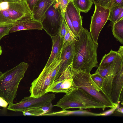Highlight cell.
<instances>
[{"label": "cell", "instance_id": "obj_31", "mask_svg": "<svg viewBox=\"0 0 123 123\" xmlns=\"http://www.w3.org/2000/svg\"><path fill=\"white\" fill-rule=\"evenodd\" d=\"M111 0H92L94 5H98L104 7H105Z\"/></svg>", "mask_w": 123, "mask_h": 123}, {"label": "cell", "instance_id": "obj_25", "mask_svg": "<svg viewBox=\"0 0 123 123\" xmlns=\"http://www.w3.org/2000/svg\"><path fill=\"white\" fill-rule=\"evenodd\" d=\"M78 38L73 34L67 25L66 32L63 38V44L66 42L73 41Z\"/></svg>", "mask_w": 123, "mask_h": 123}, {"label": "cell", "instance_id": "obj_36", "mask_svg": "<svg viewBox=\"0 0 123 123\" xmlns=\"http://www.w3.org/2000/svg\"><path fill=\"white\" fill-rule=\"evenodd\" d=\"M3 74V73L0 70V77Z\"/></svg>", "mask_w": 123, "mask_h": 123}, {"label": "cell", "instance_id": "obj_13", "mask_svg": "<svg viewBox=\"0 0 123 123\" xmlns=\"http://www.w3.org/2000/svg\"><path fill=\"white\" fill-rule=\"evenodd\" d=\"M123 66L113 80L109 97L113 104L116 105L123 102Z\"/></svg>", "mask_w": 123, "mask_h": 123}, {"label": "cell", "instance_id": "obj_4", "mask_svg": "<svg viewBox=\"0 0 123 123\" xmlns=\"http://www.w3.org/2000/svg\"><path fill=\"white\" fill-rule=\"evenodd\" d=\"M54 106L61 108L63 111L72 108L82 110L90 109H104L106 108L86 92L78 88L66 94Z\"/></svg>", "mask_w": 123, "mask_h": 123}, {"label": "cell", "instance_id": "obj_28", "mask_svg": "<svg viewBox=\"0 0 123 123\" xmlns=\"http://www.w3.org/2000/svg\"><path fill=\"white\" fill-rule=\"evenodd\" d=\"M119 5L123 6V0H111L105 7L109 9L113 7Z\"/></svg>", "mask_w": 123, "mask_h": 123}, {"label": "cell", "instance_id": "obj_14", "mask_svg": "<svg viewBox=\"0 0 123 123\" xmlns=\"http://www.w3.org/2000/svg\"><path fill=\"white\" fill-rule=\"evenodd\" d=\"M66 11L77 36L83 27L81 12L74 6L72 1L68 3Z\"/></svg>", "mask_w": 123, "mask_h": 123}, {"label": "cell", "instance_id": "obj_18", "mask_svg": "<svg viewBox=\"0 0 123 123\" xmlns=\"http://www.w3.org/2000/svg\"><path fill=\"white\" fill-rule=\"evenodd\" d=\"M54 106L52 101H49L43 106L37 108L26 110L22 111L23 115L39 116L49 115L51 113Z\"/></svg>", "mask_w": 123, "mask_h": 123}, {"label": "cell", "instance_id": "obj_24", "mask_svg": "<svg viewBox=\"0 0 123 123\" xmlns=\"http://www.w3.org/2000/svg\"><path fill=\"white\" fill-rule=\"evenodd\" d=\"M67 25L66 23L64 17L61 14L60 18V27L58 33L62 38H64L67 30Z\"/></svg>", "mask_w": 123, "mask_h": 123}, {"label": "cell", "instance_id": "obj_35", "mask_svg": "<svg viewBox=\"0 0 123 123\" xmlns=\"http://www.w3.org/2000/svg\"><path fill=\"white\" fill-rule=\"evenodd\" d=\"M2 50L1 46L0 45V55L2 54Z\"/></svg>", "mask_w": 123, "mask_h": 123}, {"label": "cell", "instance_id": "obj_10", "mask_svg": "<svg viewBox=\"0 0 123 123\" xmlns=\"http://www.w3.org/2000/svg\"><path fill=\"white\" fill-rule=\"evenodd\" d=\"M95 5L94 11L91 17L89 32L94 42L98 44V37L101 30L108 20L110 9L100 5Z\"/></svg>", "mask_w": 123, "mask_h": 123}, {"label": "cell", "instance_id": "obj_21", "mask_svg": "<svg viewBox=\"0 0 123 123\" xmlns=\"http://www.w3.org/2000/svg\"><path fill=\"white\" fill-rule=\"evenodd\" d=\"M74 6L81 12L86 13L91 9L93 3L92 0H72Z\"/></svg>", "mask_w": 123, "mask_h": 123}, {"label": "cell", "instance_id": "obj_37", "mask_svg": "<svg viewBox=\"0 0 123 123\" xmlns=\"http://www.w3.org/2000/svg\"><path fill=\"white\" fill-rule=\"evenodd\" d=\"M69 1H72V0H68Z\"/></svg>", "mask_w": 123, "mask_h": 123}, {"label": "cell", "instance_id": "obj_22", "mask_svg": "<svg viewBox=\"0 0 123 123\" xmlns=\"http://www.w3.org/2000/svg\"><path fill=\"white\" fill-rule=\"evenodd\" d=\"M118 55L117 51L111 50L108 54H105L102 57L97 69L104 68L112 63Z\"/></svg>", "mask_w": 123, "mask_h": 123}, {"label": "cell", "instance_id": "obj_29", "mask_svg": "<svg viewBox=\"0 0 123 123\" xmlns=\"http://www.w3.org/2000/svg\"><path fill=\"white\" fill-rule=\"evenodd\" d=\"M57 0L59 4L62 16L64 17L67 7L70 1L68 0Z\"/></svg>", "mask_w": 123, "mask_h": 123}, {"label": "cell", "instance_id": "obj_9", "mask_svg": "<svg viewBox=\"0 0 123 123\" xmlns=\"http://www.w3.org/2000/svg\"><path fill=\"white\" fill-rule=\"evenodd\" d=\"M72 63L65 68L59 77L50 86L47 92H51L67 94L78 88L74 83L72 78Z\"/></svg>", "mask_w": 123, "mask_h": 123}, {"label": "cell", "instance_id": "obj_3", "mask_svg": "<svg viewBox=\"0 0 123 123\" xmlns=\"http://www.w3.org/2000/svg\"><path fill=\"white\" fill-rule=\"evenodd\" d=\"M32 18V13L25 0L15 2L0 0V27L13 25Z\"/></svg>", "mask_w": 123, "mask_h": 123}, {"label": "cell", "instance_id": "obj_15", "mask_svg": "<svg viewBox=\"0 0 123 123\" xmlns=\"http://www.w3.org/2000/svg\"><path fill=\"white\" fill-rule=\"evenodd\" d=\"M55 0H39L32 12V18L40 22L45 13Z\"/></svg>", "mask_w": 123, "mask_h": 123}, {"label": "cell", "instance_id": "obj_20", "mask_svg": "<svg viewBox=\"0 0 123 123\" xmlns=\"http://www.w3.org/2000/svg\"><path fill=\"white\" fill-rule=\"evenodd\" d=\"M112 34L114 37L121 44L123 43V18L113 24Z\"/></svg>", "mask_w": 123, "mask_h": 123}, {"label": "cell", "instance_id": "obj_11", "mask_svg": "<svg viewBox=\"0 0 123 123\" xmlns=\"http://www.w3.org/2000/svg\"><path fill=\"white\" fill-rule=\"evenodd\" d=\"M122 66L123 55L118 54L116 58L111 64L104 68L97 69L95 72L104 78L103 90L109 96L113 80Z\"/></svg>", "mask_w": 123, "mask_h": 123}, {"label": "cell", "instance_id": "obj_6", "mask_svg": "<svg viewBox=\"0 0 123 123\" xmlns=\"http://www.w3.org/2000/svg\"><path fill=\"white\" fill-rule=\"evenodd\" d=\"M61 60H54L48 66H45L38 77L31 83L29 90L30 96L37 98L47 93L54 82L59 70Z\"/></svg>", "mask_w": 123, "mask_h": 123}, {"label": "cell", "instance_id": "obj_26", "mask_svg": "<svg viewBox=\"0 0 123 123\" xmlns=\"http://www.w3.org/2000/svg\"><path fill=\"white\" fill-rule=\"evenodd\" d=\"M13 25H9L0 27V41L4 36L10 33V29Z\"/></svg>", "mask_w": 123, "mask_h": 123}, {"label": "cell", "instance_id": "obj_19", "mask_svg": "<svg viewBox=\"0 0 123 123\" xmlns=\"http://www.w3.org/2000/svg\"><path fill=\"white\" fill-rule=\"evenodd\" d=\"M108 20L113 24L123 18V6H117L110 9Z\"/></svg>", "mask_w": 123, "mask_h": 123}, {"label": "cell", "instance_id": "obj_34", "mask_svg": "<svg viewBox=\"0 0 123 123\" xmlns=\"http://www.w3.org/2000/svg\"><path fill=\"white\" fill-rule=\"evenodd\" d=\"M123 107H121L120 108L118 109L117 110V111L118 112L122 113V114H123Z\"/></svg>", "mask_w": 123, "mask_h": 123}, {"label": "cell", "instance_id": "obj_2", "mask_svg": "<svg viewBox=\"0 0 123 123\" xmlns=\"http://www.w3.org/2000/svg\"><path fill=\"white\" fill-rule=\"evenodd\" d=\"M28 66V63L22 62L6 71L0 77V97L9 104L13 103L19 83Z\"/></svg>", "mask_w": 123, "mask_h": 123}, {"label": "cell", "instance_id": "obj_7", "mask_svg": "<svg viewBox=\"0 0 123 123\" xmlns=\"http://www.w3.org/2000/svg\"><path fill=\"white\" fill-rule=\"evenodd\" d=\"M62 14L59 4L57 0H55L42 18L40 23L43 29L50 36L58 33Z\"/></svg>", "mask_w": 123, "mask_h": 123}, {"label": "cell", "instance_id": "obj_12", "mask_svg": "<svg viewBox=\"0 0 123 123\" xmlns=\"http://www.w3.org/2000/svg\"><path fill=\"white\" fill-rule=\"evenodd\" d=\"M75 40L66 42L63 44L58 58L61 60L60 68L55 80L59 77L65 68L73 62L74 53Z\"/></svg>", "mask_w": 123, "mask_h": 123}, {"label": "cell", "instance_id": "obj_38", "mask_svg": "<svg viewBox=\"0 0 123 123\" xmlns=\"http://www.w3.org/2000/svg\"><path fill=\"white\" fill-rule=\"evenodd\" d=\"M0 110H1V109H0Z\"/></svg>", "mask_w": 123, "mask_h": 123}, {"label": "cell", "instance_id": "obj_17", "mask_svg": "<svg viewBox=\"0 0 123 123\" xmlns=\"http://www.w3.org/2000/svg\"><path fill=\"white\" fill-rule=\"evenodd\" d=\"M43 29L42 25L40 22L32 18L14 24L10 29V33L24 30H42Z\"/></svg>", "mask_w": 123, "mask_h": 123}, {"label": "cell", "instance_id": "obj_33", "mask_svg": "<svg viewBox=\"0 0 123 123\" xmlns=\"http://www.w3.org/2000/svg\"><path fill=\"white\" fill-rule=\"evenodd\" d=\"M6 1L10 2H15L19 1L22 0H5Z\"/></svg>", "mask_w": 123, "mask_h": 123}, {"label": "cell", "instance_id": "obj_32", "mask_svg": "<svg viewBox=\"0 0 123 123\" xmlns=\"http://www.w3.org/2000/svg\"><path fill=\"white\" fill-rule=\"evenodd\" d=\"M9 103L2 97H0V106L4 108L7 106Z\"/></svg>", "mask_w": 123, "mask_h": 123}, {"label": "cell", "instance_id": "obj_16", "mask_svg": "<svg viewBox=\"0 0 123 123\" xmlns=\"http://www.w3.org/2000/svg\"><path fill=\"white\" fill-rule=\"evenodd\" d=\"M50 37L52 42V49L45 67L48 66L54 60L58 59L63 45V38L58 33L55 36Z\"/></svg>", "mask_w": 123, "mask_h": 123}, {"label": "cell", "instance_id": "obj_30", "mask_svg": "<svg viewBox=\"0 0 123 123\" xmlns=\"http://www.w3.org/2000/svg\"><path fill=\"white\" fill-rule=\"evenodd\" d=\"M39 0H25L31 13L33 9Z\"/></svg>", "mask_w": 123, "mask_h": 123}, {"label": "cell", "instance_id": "obj_8", "mask_svg": "<svg viewBox=\"0 0 123 123\" xmlns=\"http://www.w3.org/2000/svg\"><path fill=\"white\" fill-rule=\"evenodd\" d=\"M55 98V94L48 92L37 98L30 96L26 97L18 103L10 104L7 109L15 112H22L25 110L43 106L48 102L52 101Z\"/></svg>", "mask_w": 123, "mask_h": 123}, {"label": "cell", "instance_id": "obj_5", "mask_svg": "<svg viewBox=\"0 0 123 123\" xmlns=\"http://www.w3.org/2000/svg\"><path fill=\"white\" fill-rule=\"evenodd\" d=\"M72 78L74 83L106 107L113 108L117 105L112 102L109 96L103 92L92 80L91 74L85 71L72 69Z\"/></svg>", "mask_w": 123, "mask_h": 123}, {"label": "cell", "instance_id": "obj_27", "mask_svg": "<svg viewBox=\"0 0 123 123\" xmlns=\"http://www.w3.org/2000/svg\"><path fill=\"white\" fill-rule=\"evenodd\" d=\"M64 18L66 23L69 28L74 35L76 37H77V35L74 30L72 22L68 16L67 12L66 10L65 13Z\"/></svg>", "mask_w": 123, "mask_h": 123}, {"label": "cell", "instance_id": "obj_1", "mask_svg": "<svg viewBox=\"0 0 123 123\" xmlns=\"http://www.w3.org/2000/svg\"><path fill=\"white\" fill-rule=\"evenodd\" d=\"M77 37L75 41L72 69L90 73L93 68L98 66L97 53L98 44L94 42L90 32L83 27Z\"/></svg>", "mask_w": 123, "mask_h": 123}, {"label": "cell", "instance_id": "obj_23", "mask_svg": "<svg viewBox=\"0 0 123 123\" xmlns=\"http://www.w3.org/2000/svg\"><path fill=\"white\" fill-rule=\"evenodd\" d=\"M91 78L94 83L104 93H106L103 90V87L104 82V79L98 72L91 74Z\"/></svg>", "mask_w": 123, "mask_h": 123}]
</instances>
